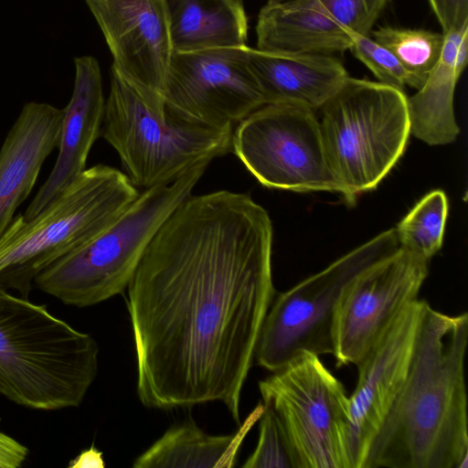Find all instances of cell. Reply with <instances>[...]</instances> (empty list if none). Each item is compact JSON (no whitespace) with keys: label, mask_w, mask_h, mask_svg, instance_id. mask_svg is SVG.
Returning a JSON list of instances; mask_svg holds the SVG:
<instances>
[{"label":"cell","mask_w":468,"mask_h":468,"mask_svg":"<svg viewBox=\"0 0 468 468\" xmlns=\"http://www.w3.org/2000/svg\"><path fill=\"white\" fill-rule=\"evenodd\" d=\"M443 34L468 24V0H428Z\"/></svg>","instance_id":"obj_27"},{"label":"cell","mask_w":468,"mask_h":468,"mask_svg":"<svg viewBox=\"0 0 468 468\" xmlns=\"http://www.w3.org/2000/svg\"><path fill=\"white\" fill-rule=\"evenodd\" d=\"M102 454L94 447L81 452L71 463L70 467H104Z\"/></svg>","instance_id":"obj_29"},{"label":"cell","mask_w":468,"mask_h":468,"mask_svg":"<svg viewBox=\"0 0 468 468\" xmlns=\"http://www.w3.org/2000/svg\"><path fill=\"white\" fill-rule=\"evenodd\" d=\"M428 303L415 300L356 366L358 378L349 396L346 448L349 468H364L369 448L409 375Z\"/></svg>","instance_id":"obj_14"},{"label":"cell","mask_w":468,"mask_h":468,"mask_svg":"<svg viewBox=\"0 0 468 468\" xmlns=\"http://www.w3.org/2000/svg\"><path fill=\"white\" fill-rule=\"evenodd\" d=\"M174 51L246 45L248 18L241 0H164Z\"/></svg>","instance_id":"obj_21"},{"label":"cell","mask_w":468,"mask_h":468,"mask_svg":"<svg viewBox=\"0 0 468 468\" xmlns=\"http://www.w3.org/2000/svg\"><path fill=\"white\" fill-rule=\"evenodd\" d=\"M71 98L63 110L58 154L45 183L22 218L36 217L50 205L86 169L89 153L101 135L105 98L101 68L92 56L75 58Z\"/></svg>","instance_id":"obj_15"},{"label":"cell","mask_w":468,"mask_h":468,"mask_svg":"<svg viewBox=\"0 0 468 468\" xmlns=\"http://www.w3.org/2000/svg\"><path fill=\"white\" fill-rule=\"evenodd\" d=\"M139 194L115 167L86 168L36 217L17 216L0 236V289L27 298L40 272L95 239Z\"/></svg>","instance_id":"obj_4"},{"label":"cell","mask_w":468,"mask_h":468,"mask_svg":"<svg viewBox=\"0 0 468 468\" xmlns=\"http://www.w3.org/2000/svg\"><path fill=\"white\" fill-rule=\"evenodd\" d=\"M355 37H368L389 0H318Z\"/></svg>","instance_id":"obj_26"},{"label":"cell","mask_w":468,"mask_h":468,"mask_svg":"<svg viewBox=\"0 0 468 468\" xmlns=\"http://www.w3.org/2000/svg\"><path fill=\"white\" fill-rule=\"evenodd\" d=\"M114 67L148 107L165 117L164 90L174 53L164 0H85Z\"/></svg>","instance_id":"obj_13"},{"label":"cell","mask_w":468,"mask_h":468,"mask_svg":"<svg viewBox=\"0 0 468 468\" xmlns=\"http://www.w3.org/2000/svg\"><path fill=\"white\" fill-rule=\"evenodd\" d=\"M468 61V24L444 34L439 60L410 98V134L430 145L452 143L460 129L453 111L454 90Z\"/></svg>","instance_id":"obj_19"},{"label":"cell","mask_w":468,"mask_h":468,"mask_svg":"<svg viewBox=\"0 0 468 468\" xmlns=\"http://www.w3.org/2000/svg\"><path fill=\"white\" fill-rule=\"evenodd\" d=\"M110 79L101 136L116 151L123 173L137 188L170 184L231 152L233 129L162 118L112 66Z\"/></svg>","instance_id":"obj_7"},{"label":"cell","mask_w":468,"mask_h":468,"mask_svg":"<svg viewBox=\"0 0 468 468\" xmlns=\"http://www.w3.org/2000/svg\"><path fill=\"white\" fill-rule=\"evenodd\" d=\"M428 263L399 247L348 282L333 315L332 355L336 367L356 366L398 315L418 299Z\"/></svg>","instance_id":"obj_11"},{"label":"cell","mask_w":468,"mask_h":468,"mask_svg":"<svg viewBox=\"0 0 468 468\" xmlns=\"http://www.w3.org/2000/svg\"><path fill=\"white\" fill-rule=\"evenodd\" d=\"M272 224L246 193L188 196L146 248L127 290L140 401L226 406L241 390L274 296Z\"/></svg>","instance_id":"obj_1"},{"label":"cell","mask_w":468,"mask_h":468,"mask_svg":"<svg viewBox=\"0 0 468 468\" xmlns=\"http://www.w3.org/2000/svg\"><path fill=\"white\" fill-rule=\"evenodd\" d=\"M98 367L90 335L0 289V395L35 410L78 407Z\"/></svg>","instance_id":"obj_3"},{"label":"cell","mask_w":468,"mask_h":468,"mask_svg":"<svg viewBox=\"0 0 468 468\" xmlns=\"http://www.w3.org/2000/svg\"><path fill=\"white\" fill-rule=\"evenodd\" d=\"M63 110L26 103L0 148V236L31 193L48 156L58 147Z\"/></svg>","instance_id":"obj_16"},{"label":"cell","mask_w":468,"mask_h":468,"mask_svg":"<svg viewBox=\"0 0 468 468\" xmlns=\"http://www.w3.org/2000/svg\"><path fill=\"white\" fill-rule=\"evenodd\" d=\"M349 50L371 70L379 82L401 90L407 85L416 89L412 75L390 51L369 36L356 37Z\"/></svg>","instance_id":"obj_25"},{"label":"cell","mask_w":468,"mask_h":468,"mask_svg":"<svg viewBox=\"0 0 468 468\" xmlns=\"http://www.w3.org/2000/svg\"><path fill=\"white\" fill-rule=\"evenodd\" d=\"M259 389L284 429L296 468H349V396L319 356L300 353Z\"/></svg>","instance_id":"obj_9"},{"label":"cell","mask_w":468,"mask_h":468,"mask_svg":"<svg viewBox=\"0 0 468 468\" xmlns=\"http://www.w3.org/2000/svg\"><path fill=\"white\" fill-rule=\"evenodd\" d=\"M208 165L201 164L170 184L144 189L95 239L40 272L36 287L76 307L92 306L123 292L155 233L192 194Z\"/></svg>","instance_id":"obj_5"},{"label":"cell","mask_w":468,"mask_h":468,"mask_svg":"<svg viewBox=\"0 0 468 468\" xmlns=\"http://www.w3.org/2000/svg\"><path fill=\"white\" fill-rule=\"evenodd\" d=\"M28 449L0 431V468H17L25 462Z\"/></svg>","instance_id":"obj_28"},{"label":"cell","mask_w":468,"mask_h":468,"mask_svg":"<svg viewBox=\"0 0 468 468\" xmlns=\"http://www.w3.org/2000/svg\"><path fill=\"white\" fill-rule=\"evenodd\" d=\"M373 39L390 51L412 75L420 90L441 54L444 34L426 29L381 27Z\"/></svg>","instance_id":"obj_23"},{"label":"cell","mask_w":468,"mask_h":468,"mask_svg":"<svg viewBox=\"0 0 468 468\" xmlns=\"http://www.w3.org/2000/svg\"><path fill=\"white\" fill-rule=\"evenodd\" d=\"M259 438L243 468H296V462L284 429L273 410L263 403Z\"/></svg>","instance_id":"obj_24"},{"label":"cell","mask_w":468,"mask_h":468,"mask_svg":"<svg viewBox=\"0 0 468 468\" xmlns=\"http://www.w3.org/2000/svg\"><path fill=\"white\" fill-rule=\"evenodd\" d=\"M256 36L261 50L326 55L349 50L356 37L318 0H268L258 15Z\"/></svg>","instance_id":"obj_18"},{"label":"cell","mask_w":468,"mask_h":468,"mask_svg":"<svg viewBox=\"0 0 468 468\" xmlns=\"http://www.w3.org/2000/svg\"><path fill=\"white\" fill-rule=\"evenodd\" d=\"M231 152L266 187L342 196L326 159L320 122L309 108L262 105L234 127Z\"/></svg>","instance_id":"obj_10"},{"label":"cell","mask_w":468,"mask_h":468,"mask_svg":"<svg viewBox=\"0 0 468 468\" xmlns=\"http://www.w3.org/2000/svg\"><path fill=\"white\" fill-rule=\"evenodd\" d=\"M263 403L258 404L236 433L211 435L193 420L168 429L133 464L134 468L235 466L239 450L250 428L260 420Z\"/></svg>","instance_id":"obj_20"},{"label":"cell","mask_w":468,"mask_h":468,"mask_svg":"<svg viewBox=\"0 0 468 468\" xmlns=\"http://www.w3.org/2000/svg\"><path fill=\"white\" fill-rule=\"evenodd\" d=\"M321 134L330 170L352 205L389 173L410 135L404 91L348 77L320 108Z\"/></svg>","instance_id":"obj_6"},{"label":"cell","mask_w":468,"mask_h":468,"mask_svg":"<svg viewBox=\"0 0 468 468\" xmlns=\"http://www.w3.org/2000/svg\"><path fill=\"white\" fill-rule=\"evenodd\" d=\"M399 247L395 228L385 230L281 292L261 326L255 352L258 364L274 372L303 352L319 356L333 354V315L342 290Z\"/></svg>","instance_id":"obj_8"},{"label":"cell","mask_w":468,"mask_h":468,"mask_svg":"<svg viewBox=\"0 0 468 468\" xmlns=\"http://www.w3.org/2000/svg\"><path fill=\"white\" fill-rule=\"evenodd\" d=\"M244 46L174 51L164 90L165 115L234 129L264 105Z\"/></svg>","instance_id":"obj_12"},{"label":"cell","mask_w":468,"mask_h":468,"mask_svg":"<svg viewBox=\"0 0 468 468\" xmlns=\"http://www.w3.org/2000/svg\"><path fill=\"white\" fill-rule=\"evenodd\" d=\"M265 104L320 108L349 77L334 55L276 53L244 46Z\"/></svg>","instance_id":"obj_17"},{"label":"cell","mask_w":468,"mask_h":468,"mask_svg":"<svg viewBox=\"0 0 468 468\" xmlns=\"http://www.w3.org/2000/svg\"><path fill=\"white\" fill-rule=\"evenodd\" d=\"M448 209L444 191L429 192L395 228L399 246L430 261L442 246Z\"/></svg>","instance_id":"obj_22"},{"label":"cell","mask_w":468,"mask_h":468,"mask_svg":"<svg viewBox=\"0 0 468 468\" xmlns=\"http://www.w3.org/2000/svg\"><path fill=\"white\" fill-rule=\"evenodd\" d=\"M468 314L426 306L406 382L364 468H468Z\"/></svg>","instance_id":"obj_2"}]
</instances>
